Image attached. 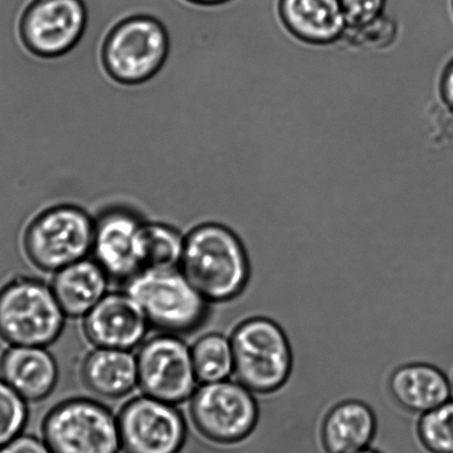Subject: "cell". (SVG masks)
<instances>
[{
	"instance_id": "cell-1",
	"label": "cell",
	"mask_w": 453,
	"mask_h": 453,
	"mask_svg": "<svg viewBox=\"0 0 453 453\" xmlns=\"http://www.w3.org/2000/svg\"><path fill=\"white\" fill-rule=\"evenodd\" d=\"M182 273L215 304H226L244 292L250 261L239 233L226 224H200L184 237Z\"/></svg>"
},
{
	"instance_id": "cell-2",
	"label": "cell",
	"mask_w": 453,
	"mask_h": 453,
	"mask_svg": "<svg viewBox=\"0 0 453 453\" xmlns=\"http://www.w3.org/2000/svg\"><path fill=\"white\" fill-rule=\"evenodd\" d=\"M127 293L150 326L169 335L195 333L209 318L210 302L177 268L142 270L127 280Z\"/></svg>"
},
{
	"instance_id": "cell-3",
	"label": "cell",
	"mask_w": 453,
	"mask_h": 453,
	"mask_svg": "<svg viewBox=\"0 0 453 453\" xmlns=\"http://www.w3.org/2000/svg\"><path fill=\"white\" fill-rule=\"evenodd\" d=\"M170 52L168 29L149 15H134L109 30L100 50L105 74L121 86L151 81L164 68Z\"/></svg>"
},
{
	"instance_id": "cell-4",
	"label": "cell",
	"mask_w": 453,
	"mask_h": 453,
	"mask_svg": "<svg viewBox=\"0 0 453 453\" xmlns=\"http://www.w3.org/2000/svg\"><path fill=\"white\" fill-rule=\"evenodd\" d=\"M235 380L255 394L271 393L288 380L292 349L283 329L274 320L250 318L230 334Z\"/></svg>"
},
{
	"instance_id": "cell-5",
	"label": "cell",
	"mask_w": 453,
	"mask_h": 453,
	"mask_svg": "<svg viewBox=\"0 0 453 453\" xmlns=\"http://www.w3.org/2000/svg\"><path fill=\"white\" fill-rule=\"evenodd\" d=\"M65 318L42 280L20 277L0 289V337L12 346L51 345L63 332Z\"/></svg>"
},
{
	"instance_id": "cell-6",
	"label": "cell",
	"mask_w": 453,
	"mask_h": 453,
	"mask_svg": "<svg viewBox=\"0 0 453 453\" xmlns=\"http://www.w3.org/2000/svg\"><path fill=\"white\" fill-rule=\"evenodd\" d=\"M94 233L95 219L81 206H50L26 228L25 253L38 270L58 272L92 252Z\"/></svg>"
},
{
	"instance_id": "cell-7",
	"label": "cell",
	"mask_w": 453,
	"mask_h": 453,
	"mask_svg": "<svg viewBox=\"0 0 453 453\" xmlns=\"http://www.w3.org/2000/svg\"><path fill=\"white\" fill-rule=\"evenodd\" d=\"M42 435L51 453H118V419L103 403L86 398L65 400L43 420Z\"/></svg>"
},
{
	"instance_id": "cell-8",
	"label": "cell",
	"mask_w": 453,
	"mask_h": 453,
	"mask_svg": "<svg viewBox=\"0 0 453 453\" xmlns=\"http://www.w3.org/2000/svg\"><path fill=\"white\" fill-rule=\"evenodd\" d=\"M190 416L209 441L233 446L252 434L258 418L257 398L236 380L203 384L192 395Z\"/></svg>"
},
{
	"instance_id": "cell-9",
	"label": "cell",
	"mask_w": 453,
	"mask_h": 453,
	"mask_svg": "<svg viewBox=\"0 0 453 453\" xmlns=\"http://www.w3.org/2000/svg\"><path fill=\"white\" fill-rule=\"evenodd\" d=\"M88 26L82 0H32L17 26L24 50L39 59L70 54L81 42Z\"/></svg>"
},
{
	"instance_id": "cell-10",
	"label": "cell",
	"mask_w": 453,
	"mask_h": 453,
	"mask_svg": "<svg viewBox=\"0 0 453 453\" xmlns=\"http://www.w3.org/2000/svg\"><path fill=\"white\" fill-rule=\"evenodd\" d=\"M138 384L145 395L170 404L195 394L196 375L191 349L178 336H156L145 342L136 357Z\"/></svg>"
},
{
	"instance_id": "cell-11",
	"label": "cell",
	"mask_w": 453,
	"mask_h": 453,
	"mask_svg": "<svg viewBox=\"0 0 453 453\" xmlns=\"http://www.w3.org/2000/svg\"><path fill=\"white\" fill-rule=\"evenodd\" d=\"M125 453H180L187 440V425L173 404L138 397L127 403L118 417Z\"/></svg>"
},
{
	"instance_id": "cell-12",
	"label": "cell",
	"mask_w": 453,
	"mask_h": 453,
	"mask_svg": "<svg viewBox=\"0 0 453 453\" xmlns=\"http://www.w3.org/2000/svg\"><path fill=\"white\" fill-rule=\"evenodd\" d=\"M144 223L138 213L123 205L109 206L95 219L92 252L109 279L129 280L142 271L140 235Z\"/></svg>"
},
{
	"instance_id": "cell-13",
	"label": "cell",
	"mask_w": 453,
	"mask_h": 453,
	"mask_svg": "<svg viewBox=\"0 0 453 453\" xmlns=\"http://www.w3.org/2000/svg\"><path fill=\"white\" fill-rule=\"evenodd\" d=\"M149 323L127 293H110L85 316L83 331L96 349L131 350L142 342Z\"/></svg>"
},
{
	"instance_id": "cell-14",
	"label": "cell",
	"mask_w": 453,
	"mask_h": 453,
	"mask_svg": "<svg viewBox=\"0 0 453 453\" xmlns=\"http://www.w3.org/2000/svg\"><path fill=\"white\" fill-rule=\"evenodd\" d=\"M279 15L294 38L311 46L334 45L349 28L341 0H279Z\"/></svg>"
},
{
	"instance_id": "cell-15",
	"label": "cell",
	"mask_w": 453,
	"mask_h": 453,
	"mask_svg": "<svg viewBox=\"0 0 453 453\" xmlns=\"http://www.w3.org/2000/svg\"><path fill=\"white\" fill-rule=\"evenodd\" d=\"M0 375L27 402H41L54 391L58 366L45 347L14 346L0 359Z\"/></svg>"
},
{
	"instance_id": "cell-16",
	"label": "cell",
	"mask_w": 453,
	"mask_h": 453,
	"mask_svg": "<svg viewBox=\"0 0 453 453\" xmlns=\"http://www.w3.org/2000/svg\"><path fill=\"white\" fill-rule=\"evenodd\" d=\"M389 388L400 406L417 415L434 411L453 398L452 378L426 363L399 367L390 377Z\"/></svg>"
},
{
	"instance_id": "cell-17",
	"label": "cell",
	"mask_w": 453,
	"mask_h": 453,
	"mask_svg": "<svg viewBox=\"0 0 453 453\" xmlns=\"http://www.w3.org/2000/svg\"><path fill=\"white\" fill-rule=\"evenodd\" d=\"M109 276L96 261L81 259L56 272L51 289L65 316H86L105 296Z\"/></svg>"
},
{
	"instance_id": "cell-18",
	"label": "cell",
	"mask_w": 453,
	"mask_h": 453,
	"mask_svg": "<svg viewBox=\"0 0 453 453\" xmlns=\"http://www.w3.org/2000/svg\"><path fill=\"white\" fill-rule=\"evenodd\" d=\"M81 380L101 398L126 397L138 384L136 358L127 350L96 349L83 360Z\"/></svg>"
},
{
	"instance_id": "cell-19",
	"label": "cell",
	"mask_w": 453,
	"mask_h": 453,
	"mask_svg": "<svg viewBox=\"0 0 453 453\" xmlns=\"http://www.w3.org/2000/svg\"><path fill=\"white\" fill-rule=\"evenodd\" d=\"M375 413L360 400H345L327 413L323 426L329 453H353L371 447L375 438Z\"/></svg>"
},
{
	"instance_id": "cell-20",
	"label": "cell",
	"mask_w": 453,
	"mask_h": 453,
	"mask_svg": "<svg viewBox=\"0 0 453 453\" xmlns=\"http://www.w3.org/2000/svg\"><path fill=\"white\" fill-rule=\"evenodd\" d=\"M184 237L169 224L144 223L140 235L142 270H173L181 266Z\"/></svg>"
},
{
	"instance_id": "cell-21",
	"label": "cell",
	"mask_w": 453,
	"mask_h": 453,
	"mask_svg": "<svg viewBox=\"0 0 453 453\" xmlns=\"http://www.w3.org/2000/svg\"><path fill=\"white\" fill-rule=\"evenodd\" d=\"M196 380L202 384L226 380L234 372L230 337L219 333L206 334L191 349Z\"/></svg>"
},
{
	"instance_id": "cell-22",
	"label": "cell",
	"mask_w": 453,
	"mask_h": 453,
	"mask_svg": "<svg viewBox=\"0 0 453 453\" xmlns=\"http://www.w3.org/2000/svg\"><path fill=\"white\" fill-rule=\"evenodd\" d=\"M418 431L431 453H453V398L421 415Z\"/></svg>"
},
{
	"instance_id": "cell-23",
	"label": "cell",
	"mask_w": 453,
	"mask_h": 453,
	"mask_svg": "<svg viewBox=\"0 0 453 453\" xmlns=\"http://www.w3.org/2000/svg\"><path fill=\"white\" fill-rule=\"evenodd\" d=\"M27 418L24 399L5 381L0 380V449L19 437Z\"/></svg>"
},
{
	"instance_id": "cell-24",
	"label": "cell",
	"mask_w": 453,
	"mask_h": 453,
	"mask_svg": "<svg viewBox=\"0 0 453 453\" xmlns=\"http://www.w3.org/2000/svg\"><path fill=\"white\" fill-rule=\"evenodd\" d=\"M397 35L395 21L384 15L363 27L347 29L344 39L360 50H381L393 45Z\"/></svg>"
},
{
	"instance_id": "cell-25",
	"label": "cell",
	"mask_w": 453,
	"mask_h": 453,
	"mask_svg": "<svg viewBox=\"0 0 453 453\" xmlns=\"http://www.w3.org/2000/svg\"><path fill=\"white\" fill-rule=\"evenodd\" d=\"M341 3L349 28H358L384 16L387 0H341Z\"/></svg>"
},
{
	"instance_id": "cell-26",
	"label": "cell",
	"mask_w": 453,
	"mask_h": 453,
	"mask_svg": "<svg viewBox=\"0 0 453 453\" xmlns=\"http://www.w3.org/2000/svg\"><path fill=\"white\" fill-rule=\"evenodd\" d=\"M0 453H51L50 448L32 435H21L0 449Z\"/></svg>"
},
{
	"instance_id": "cell-27",
	"label": "cell",
	"mask_w": 453,
	"mask_h": 453,
	"mask_svg": "<svg viewBox=\"0 0 453 453\" xmlns=\"http://www.w3.org/2000/svg\"><path fill=\"white\" fill-rule=\"evenodd\" d=\"M439 94L444 107L453 114V59L446 65L440 78Z\"/></svg>"
},
{
	"instance_id": "cell-28",
	"label": "cell",
	"mask_w": 453,
	"mask_h": 453,
	"mask_svg": "<svg viewBox=\"0 0 453 453\" xmlns=\"http://www.w3.org/2000/svg\"><path fill=\"white\" fill-rule=\"evenodd\" d=\"M187 3L192 4V5L201 6V7H214L224 5L231 0H186Z\"/></svg>"
},
{
	"instance_id": "cell-29",
	"label": "cell",
	"mask_w": 453,
	"mask_h": 453,
	"mask_svg": "<svg viewBox=\"0 0 453 453\" xmlns=\"http://www.w3.org/2000/svg\"><path fill=\"white\" fill-rule=\"evenodd\" d=\"M353 453H380V452L373 450V449H372V448H366V449H363V450L356 451Z\"/></svg>"
},
{
	"instance_id": "cell-30",
	"label": "cell",
	"mask_w": 453,
	"mask_h": 453,
	"mask_svg": "<svg viewBox=\"0 0 453 453\" xmlns=\"http://www.w3.org/2000/svg\"><path fill=\"white\" fill-rule=\"evenodd\" d=\"M452 8H453V0H452Z\"/></svg>"
},
{
	"instance_id": "cell-31",
	"label": "cell",
	"mask_w": 453,
	"mask_h": 453,
	"mask_svg": "<svg viewBox=\"0 0 453 453\" xmlns=\"http://www.w3.org/2000/svg\"><path fill=\"white\" fill-rule=\"evenodd\" d=\"M452 384H453V378H452Z\"/></svg>"
}]
</instances>
